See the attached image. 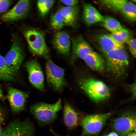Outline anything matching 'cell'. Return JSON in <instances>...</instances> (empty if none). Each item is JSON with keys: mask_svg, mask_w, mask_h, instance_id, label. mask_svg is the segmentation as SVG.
Here are the masks:
<instances>
[{"mask_svg": "<svg viewBox=\"0 0 136 136\" xmlns=\"http://www.w3.org/2000/svg\"><path fill=\"white\" fill-rule=\"evenodd\" d=\"M5 119V114L3 110L0 108V123H3Z\"/></svg>", "mask_w": 136, "mask_h": 136, "instance_id": "cell-29", "label": "cell"}, {"mask_svg": "<svg viewBox=\"0 0 136 136\" xmlns=\"http://www.w3.org/2000/svg\"><path fill=\"white\" fill-rule=\"evenodd\" d=\"M55 1L53 0L38 1L37 5L38 9L41 17H45L54 5Z\"/></svg>", "mask_w": 136, "mask_h": 136, "instance_id": "cell-21", "label": "cell"}, {"mask_svg": "<svg viewBox=\"0 0 136 136\" xmlns=\"http://www.w3.org/2000/svg\"><path fill=\"white\" fill-rule=\"evenodd\" d=\"M60 1L66 6L69 7L76 6L79 2L78 0H61Z\"/></svg>", "mask_w": 136, "mask_h": 136, "instance_id": "cell-28", "label": "cell"}, {"mask_svg": "<svg viewBox=\"0 0 136 136\" xmlns=\"http://www.w3.org/2000/svg\"><path fill=\"white\" fill-rule=\"evenodd\" d=\"M30 51L33 54L48 59L50 51L46 43L44 33L39 29L31 28L24 32Z\"/></svg>", "mask_w": 136, "mask_h": 136, "instance_id": "cell-3", "label": "cell"}, {"mask_svg": "<svg viewBox=\"0 0 136 136\" xmlns=\"http://www.w3.org/2000/svg\"><path fill=\"white\" fill-rule=\"evenodd\" d=\"M62 108L61 101L49 104L43 102L36 103L30 107V111L39 123L44 125L49 124L56 118L58 112Z\"/></svg>", "mask_w": 136, "mask_h": 136, "instance_id": "cell-4", "label": "cell"}, {"mask_svg": "<svg viewBox=\"0 0 136 136\" xmlns=\"http://www.w3.org/2000/svg\"></svg>", "mask_w": 136, "mask_h": 136, "instance_id": "cell-35", "label": "cell"}, {"mask_svg": "<svg viewBox=\"0 0 136 136\" xmlns=\"http://www.w3.org/2000/svg\"><path fill=\"white\" fill-rule=\"evenodd\" d=\"M52 42L54 47L59 53L66 56L70 54L71 42L67 32L63 31H57L53 35Z\"/></svg>", "mask_w": 136, "mask_h": 136, "instance_id": "cell-13", "label": "cell"}, {"mask_svg": "<svg viewBox=\"0 0 136 136\" xmlns=\"http://www.w3.org/2000/svg\"><path fill=\"white\" fill-rule=\"evenodd\" d=\"M101 22L102 26L111 33L122 31L126 29L118 21L110 16H104Z\"/></svg>", "mask_w": 136, "mask_h": 136, "instance_id": "cell-19", "label": "cell"}, {"mask_svg": "<svg viewBox=\"0 0 136 136\" xmlns=\"http://www.w3.org/2000/svg\"><path fill=\"white\" fill-rule=\"evenodd\" d=\"M108 34L116 42L123 46L131 37L130 32L126 29L118 32Z\"/></svg>", "mask_w": 136, "mask_h": 136, "instance_id": "cell-23", "label": "cell"}, {"mask_svg": "<svg viewBox=\"0 0 136 136\" xmlns=\"http://www.w3.org/2000/svg\"><path fill=\"white\" fill-rule=\"evenodd\" d=\"M136 41L135 38L131 37L126 43L129 52L134 58L135 57L136 55Z\"/></svg>", "mask_w": 136, "mask_h": 136, "instance_id": "cell-26", "label": "cell"}, {"mask_svg": "<svg viewBox=\"0 0 136 136\" xmlns=\"http://www.w3.org/2000/svg\"><path fill=\"white\" fill-rule=\"evenodd\" d=\"M103 16L93 6L89 4H84L83 16L93 17Z\"/></svg>", "mask_w": 136, "mask_h": 136, "instance_id": "cell-25", "label": "cell"}, {"mask_svg": "<svg viewBox=\"0 0 136 136\" xmlns=\"http://www.w3.org/2000/svg\"><path fill=\"white\" fill-rule=\"evenodd\" d=\"M25 66L31 85L39 91H44V75L41 66L37 60L35 59L29 60L25 63Z\"/></svg>", "mask_w": 136, "mask_h": 136, "instance_id": "cell-10", "label": "cell"}, {"mask_svg": "<svg viewBox=\"0 0 136 136\" xmlns=\"http://www.w3.org/2000/svg\"><path fill=\"white\" fill-rule=\"evenodd\" d=\"M111 126L121 136H125L135 130V115L131 113L124 114L113 120L111 123Z\"/></svg>", "mask_w": 136, "mask_h": 136, "instance_id": "cell-9", "label": "cell"}, {"mask_svg": "<svg viewBox=\"0 0 136 136\" xmlns=\"http://www.w3.org/2000/svg\"><path fill=\"white\" fill-rule=\"evenodd\" d=\"M12 3L11 0H0V13L7 12Z\"/></svg>", "mask_w": 136, "mask_h": 136, "instance_id": "cell-27", "label": "cell"}, {"mask_svg": "<svg viewBox=\"0 0 136 136\" xmlns=\"http://www.w3.org/2000/svg\"><path fill=\"white\" fill-rule=\"evenodd\" d=\"M28 95L25 92L12 87L8 90L7 98L11 110L14 113L24 109Z\"/></svg>", "mask_w": 136, "mask_h": 136, "instance_id": "cell-12", "label": "cell"}, {"mask_svg": "<svg viewBox=\"0 0 136 136\" xmlns=\"http://www.w3.org/2000/svg\"><path fill=\"white\" fill-rule=\"evenodd\" d=\"M104 54L105 63L112 73L118 77L123 75L129 63L128 54L124 47Z\"/></svg>", "mask_w": 136, "mask_h": 136, "instance_id": "cell-1", "label": "cell"}, {"mask_svg": "<svg viewBox=\"0 0 136 136\" xmlns=\"http://www.w3.org/2000/svg\"><path fill=\"white\" fill-rule=\"evenodd\" d=\"M50 131L55 136H60L56 134L52 129H51Z\"/></svg>", "mask_w": 136, "mask_h": 136, "instance_id": "cell-34", "label": "cell"}, {"mask_svg": "<svg viewBox=\"0 0 136 136\" xmlns=\"http://www.w3.org/2000/svg\"><path fill=\"white\" fill-rule=\"evenodd\" d=\"M108 136H119L118 134L114 132H112L110 133Z\"/></svg>", "mask_w": 136, "mask_h": 136, "instance_id": "cell-31", "label": "cell"}, {"mask_svg": "<svg viewBox=\"0 0 136 136\" xmlns=\"http://www.w3.org/2000/svg\"><path fill=\"white\" fill-rule=\"evenodd\" d=\"M3 97V92L1 86L0 85V99Z\"/></svg>", "mask_w": 136, "mask_h": 136, "instance_id": "cell-32", "label": "cell"}, {"mask_svg": "<svg viewBox=\"0 0 136 136\" xmlns=\"http://www.w3.org/2000/svg\"><path fill=\"white\" fill-rule=\"evenodd\" d=\"M63 119L66 126L70 128L75 127L78 123L79 118L77 113L68 104H66L64 106Z\"/></svg>", "mask_w": 136, "mask_h": 136, "instance_id": "cell-18", "label": "cell"}, {"mask_svg": "<svg viewBox=\"0 0 136 136\" xmlns=\"http://www.w3.org/2000/svg\"><path fill=\"white\" fill-rule=\"evenodd\" d=\"M3 129L1 127V124L0 123V136H1L3 131Z\"/></svg>", "mask_w": 136, "mask_h": 136, "instance_id": "cell-33", "label": "cell"}, {"mask_svg": "<svg viewBox=\"0 0 136 136\" xmlns=\"http://www.w3.org/2000/svg\"><path fill=\"white\" fill-rule=\"evenodd\" d=\"M81 88L92 101L99 103L106 100L110 95V90L103 81L91 78H84L79 82Z\"/></svg>", "mask_w": 136, "mask_h": 136, "instance_id": "cell-2", "label": "cell"}, {"mask_svg": "<svg viewBox=\"0 0 136 136\" xmlns=\"http://www.w3.org/2000/svg\"><path fill=\"white\" fill-rule=\"evenodd\" d=\"M50 23L52 28L54 29L59 30L63 28L64 22L62 15L59 10L51 16Z\"/></svg>", "mask_w": 136, "mask_h": 136, "instance_id": "cell-22", "label": "cell"}, {"mask_svg": "<svg viewBox=\"0 0 136 136\" xmlns=\"http://www.w3.org/2000/svg\"><path fill=\"white\" fill-rule=\"evenodd\" d=\"M33 124L28 119L11 122L3 129L1 136H33Z\"/></svg>", "mask_w": 136, "mask_h": 136, "instance_id": "cell-7", "label": "cell"}, {"mask_svg": "<svg viewBox=\"0 0 136 136\" xmlns=\"http://www.w3.org/2000/svg\"><path fill=\"white\" fill-rule=\"evenodd\" d=\"M111 115L110 113H107L86 116L81 123L83 135L94 134L98 133Z\"/></svg>", "mask_w": 136, "mask_h": 136, "instance_id": "cell-5", "label": "cell"}, {"mask_svg": "<svg viewBox=\"0 0 136 136\" xmlns=\"http://www.w3.org/2000/svg\"><path fill=\"white\" fill-rule=\"evenodd\" d=\"M46 63V72L47 81L55 90H61L65 85L63 69L50 60Z\"/></svg>", "mask_w": 136, "mask_h": 136, "instance_id": "cell-8", "label": "cell"}, {"mask_svg": "<svg viewBox=\"0 0 136 136\" xmlns=\"http://www.w3.org/2000/svg\"><path fill=\"white\" fill-rule=\"evenodd\" d=\"M74 58H79L83 60L93 50L90 44L81 35L71 38Z\"/></svg>", "mask_w": 136, "mask_h": 136, "instance_id": "cell-14", "label": "cell"}, {"mask_svg": "<svg viewBox=\"0 0 136 136\" xmlns=\"http://www.w3.org/2000/svg\"><path fill=\"white\" fill-rule=\"evenodd\" d=\"M125 136H136L135 131L134 132H130L127 134Z\"/></svg>", "mask_w": 136, "mask_h": 136, "instance_id": "cell-30", "label": "cell"}, {"mask_svg": "<svg viewBox=\"0 0 136 136\" xmlns=\"http://www.w3.org/2000/svg\"><path fill=\"white\" fill-rule=\"evenodd\" d=\"M31 3L29 0L19 1L11 9L2 15L0 19L5 22H10L25 18L29 13Z\"/></svg>", "mask_w": 136, "mask_h": 136, "instance_id": "cell-11", "label": "cell"}, {"mask_svg": "<svg viewBox=\"0 0 136 136\" xmlns=\"http://www.w3.org/2000/svg\"><path fill=\"white\" fill-rule=\"evenodd\" d=\"M96 41L104 53L119 48L124 47V46L116 42L108 34L99 36L96 39Z\"/></svg>", "mask_w": 136, "mask_h": 136, "instance_id": "cell-17", "label": "cell"}, {"mask_svg": "<svg viewBox=\"0 0 136 136\" xmlns=\"http://www.w3.org/2000/svg\"><path fill=\"white\" fill-rule=\"evenodd\" d=\"M128 19L135 21L136 18V7L132 3L127 1L121 13Z\"/></svg>", "mask_w": 136, "mask_h": 136, "instance_id": "cell-24", "label": "cell"}, {"mask_svg": "<svg viewBox=\"0 0 136 136\" xmlns=\"http://www.w3.org/2000/svg\"><path fill=\"white\" fill-rule=\"evenodd\" d=\"M83 60L89 67L94 71L102 72L105 67V60L100 55L94 50L89 53Z\"/></svg>", "mask_w": 136, "mask_h": 136, "instance_id": "cell-16", "label": "cell"}, {"mask_svg": "<svg viewBox=\"0 0 136 136\" xmlns=\"http://www.w3.org/2000/svg\"><path fill=\"white\" fill-rule=\"evenodd\" d=\"M16 73L8 66L4 57L0 54V80L6 81H12L15 79Z\"/></svg>", "mask_w": 136, "mask_h": 136, "instance_id": "cell-20", "label": "cell"}, {"mask_svg": "<svg viewBox=\"0 0 136 136\" xmlns=\"http://www.w3.org/2000/svg\"><path fill=\"white\" fill-rule=\"evenodd\" d=\"M24 58V53L21 43L17 37L13 35L11 47L4 58L6 62L9 67L17 73Z\"/></svg>", "mask_w": 136, "mask_h": 136, "instance_id": "cell-6", "label": "cell"}, {"mask_svg": "<svg viewBox=\"0 0 136 136\" xmlns=\"http://www.w3.org/2000/svg\"><path fill=\"white\" fill-rule=\"evenodd\" d=\"M59 10L62 15L64 25L73 27L77 26L79 9L77 6L63 7Z\"/></svg>", "mask_w": 136, "mask_h": 136, "instance_id": "cell-15", "label": "cell"}]
</instances>
